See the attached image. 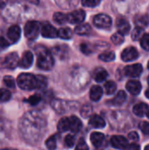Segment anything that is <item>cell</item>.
I'll use <instances>...</instances> for the list:
<instances>
[{
    "label": "cell",
    "instance_id": "e0dca14e",
    "mask_svg": "<svg viewBox=\"0 0 149 150\" xmlns=\"http://www.w3.org/2000/svg\"><path fill=\"white\" fill-rule=\"evenodd\" d=\"M103 96V89L99 85H94L90 89V98L92 101L97 102Z\"/></svg>",
    "mask_w": 149,
    "mask_h": 150
},
{
    "label": "cell",
    "instance_id": "ac0fdd59",
    "mask_svg": "<svg viewBox=\"0 0 149 150\" xmlns=\"http://www.w3.org/2000/svg\"><path fill=\"white\" fill-rule=\"evenodd\" d=\"M89 124L95 128H104L105 127V121L99 115H94L90 119Z\"/></svg>",
    "mask_w": 149,
    "mask_h": 150
},
{
    "label": "cell",
    "instance_id": "1f68e13d",
    "mask_svg": "<svg viewBox=\"0 0 149 150\" xmlns=\"http://www.w3.org/2000/svg\"><path fill=\"white\" fill-rule=\"evenodd\" d=\"M141 46L143 49L149 51V33H144L141 40Z\"/></svg>",
    "mask_w": 149,
    "mask_h": 150
},
{
    "label": "cell",
    "instance_id": "ba28073f",
    "mask_svg": "<svg viewBox=\"0 0 149 150\" xmlns=\"http://www.w3.org/2000/svg\"><path fill=\"white\" fill-rule=\"evenodd\" d=\"M139 57L138 50L133 47H128L125 48L121 54V58L124 62H132Z\"/></svg>",
    "mask_w": 149,
    "mask_h": 150
},
{
    "label": "cell",
    "instance_id": "f6af8a7d",
    "mask_svg": "<svg viewBox=\"0 0 149 150\" xmlns=\"http://www.w3.org/2000/svg\"><path fill=\"white\" fill-rule=\"evenodd\" d=\"M126 149H140V146L135 143H132V144L128 145Z\"/></svg>",
    "mask_w": 149,
    "mask_h": 150
},
{
    "label": "cell",
    "instance_id": "74e56055",
    "mask_svg": "<svg viewBox=\"0 0 149 150\" xmlns=\"http://www.w3.org/2000/svg\"><path fill=\"white\" fill-rule=\"evenodd\" d=\"M75 142H76L75 136L72 135V134H68V135L65 137V140H64V142H65L66 146L68 147V148L73 147L74 144H75Z\"/></svg>",
    "mask_w": 149,
    "mask_h": 150
},
{
    "label": "cell",
    "instance_id": "8992f818",
    "mask_svg": "<svg viewBox=\"0 0 149 150\" xmlns=\"http://www.w3.org/2000/svg\"><path fill=\"white\" fill-rule=\"evenodd\" d=\"M142 70H143L142 65L140 63H136V64H132V65L126 66L124 69V72L127 76L138 77L141 75Z\"/></svg>",
    "mask_w": 149,
    "mask_h": 150
},
{
    "label": "cell",
    "instance_id": "2e32d148",
    "mask_svg": "<svg viewBox=\"0 0 149 150\" xmlns=\"http://www.w3.org/2000/svg\"><path fill=\"white\" fill-rule=\"evenodd\" d=\"M133 112L136 116L143 117L144 115H147L148 112V105L145 103H139L134 105Z\"/></svg>",
    "mask_w": 149,
    "mask_h": 150
},
{
    "label": "cell",
    "instance_id": "7c38bea8",
    "mask_svg": "<svg viewBox=\"0 0 149 150\" xmlns=\"http://www.w3.org/2000/svg\"><path fill=\"white\" fill-rule=\"evenodd\" d=\"M20 35H21V30H20V27L18 25H13L8 29L7 36L12 43L18 42L19 38H20Z\"/></svg>",
    "mask_w": 149,
    "mask_h": 150
},
{
    "label": "cell",
    "instance_id": "603a6c76",
    "mask_svg": "<svg viewBox=\"0 0 149 150\" xmlns=\"http://www.w3.org/2000/svg\"><path fill=\"white\" fill-rule=\"evenodd\" d=\"M57 127H58V130L60 132H66V131L69 130L70 129V120H69V118H67V117L61 118L59 120V122H58Z\"/></svg>",
    "mask_w": 149,
    "mask_h": 150
},
{
    "label": "cell",
    "instance_id": "816d5d0a",
    "mask_svg": "<svg viewBox=\"0 0 149 150\" xmlns=\"http://www.w3.org/2000/svg\"><path fill=\"white\" fill-rule=\"evenodd\" d=\"M148 83H149V77H148Z\"/></svg>",
    "mask_w": 149,
    "mask_h": 150
},
{
    "label": "cell",
    "instance_id": "4316f807",
    "mask_svg": "<svg viewBox=\"0 0 149 150\" xmlns=\"http://www.w3.org/2000/svg\"><path fill=\"white\" fill-rule=\"evenodd\" d=\"M53 19L55 23L59 25H63L68 21V14H64L62 12H55L54 14Z\"/></svg>",
    "mask_w": 149,
    "mask_h": 150
},
{
    "label": "cell",
    "instance_id": "bcb514c9",
    "mask_svg": "<svg viewBox=\"0 0 149 150\" xmlns=\"http://www.w3.org/2000/svg\"><path fill=\"white\" fill-rule=\"evenodd\" d=\"M4 0H0V9H2L4 6Z\"/></svg>",
    "mask_w": 149,
    "mask_h": 150
},
{
    "label": "cell",
    "instance_id": "4dcf8cb0",
    "mask_svg": "<svg viewBox=\"0 0 149 150\" xmlns=\"http://www.w3.org/2000/svg\"><path fill=\"white\" fill-rule=\"evenodd\" d=\"M143 34H144V28L136 26V28L132 33V39L133 40H138L143 36Z\"/></svg>",
    "mask_w": 149,
    "mask_h": 150
},
{
    "label": "cell",
    "instance_id": "f1b7e54d",
    "mask_svg": "<svg viewBox=\"0 0 149 150\" xmlns=\"http://www.w3.org/2000/svg\"><path fill=\"white\" fill-rule=\"evenodd\" d=\"M117 89V84L113 81H108L105 83V91L107 95H112Z\"/></svg>",
    "mask_w": 149,
    "mask_h": 150
},
{
    "label": "cell",
    "instance_id": "7402d4cb",
    "mask_svg": "<svg viewBox=\"0 0 149 150\" xmlns=\"http://www.w3.org/2000/svg\"><path fill=\"white\" fill-rule=\"evenodd\" d=\"M134 23L136 26L145 28L149 24V16L148 15H139L134 18Z\"/></svg>",
    "mask_w": 149,
    "mask_h": 150
},
{
    "label": "cell",
    "instance_id": "b9f144b4",
    "mask_svg": "<svg viewBox=\"0 0 149 150\" xmlns=\"http://www.w3.org/2000/svg\"><path fill=\"white\" fill-rule=\"evenodd\" d=\"M81 50L83 54H89L91 53V49L90 48V46L86 43H83L81 45Z\"/></svg>",
    "mask_w": 149,
    "mask_h": 150
},
{
    "label": "cell",
    "instance_id": "c3c4849f",
    "mask_svg": "<svg viewBox=\"0 0 149 150\" xmlns=\"http://www.w3.org/2000/svg\"><path fill=\"white\" fill-rule=\"evenodd\" d=\"M145 149H146V150H149V145H148V146H147V147L145 148Z\"/></svg>",
    "mask_w": 149,
    "mask_h": 150
},
{
    "label": "cell",
    "instance_id": "f35d334b",
    "mask_svg": "<svg viewBox=\"0 0 149 150\" xmlns=\"http://www.w3.org/2000/svg\"><path fill=\"white\" fill-rule=\"evenodd\" d=\"M140 128L141 129L142 133L145 134H149V123L143 121L140 124Z\"/></svg>",
    "mask_w": 149,
    "mask_h": 150
},
{
    "label": "cell",
    "instance_id": "cb8c5ba5",
    "mask_svg": "<svg viewBox=\"0 0 149 150\" xmlns=\"http://www.w3.org/2000/svg\"><path fill=\"white\" fill-rule=\"evenodd\" d=\"M73 36V32L69 27H62L58 30V37L64 40H69Z\"/></svg>",
    "mask_w": 149,
    "mask_h": 150
},
{
    "label": "cell",
    "instance_id": "ee69618b",
    "mask_svg": "<svg viewBox=\"0 0 149 150\" xmlns=\"http://www.w3.org/2000/svg\"><path fill=\"white\" fill-rule=\"evenodd\" d=\"M7 47H9V42L4 37H0V49L6 48Z\"/></svg>",
    "mask_w": 149,
    "mask_h": 150
},
{
    "label": "cell",
    "instance_id": "9a60e30c",
    "mask_svg": "<svg viewBox=\"0 0 149 150\" xmlns=\"http://www.w3.org/2000/svg\"><path fill=\"white\" fill-rule=\"evenodd\" d=\"M90 141L95 148H99L105 142V135L102 133L94 132L90 134Z\"/></svg>",
    "mask_w": 149,
    "mask_h": 150
},
{
    "label": "cell",
    "instance_id": "60d3db41",
    "mask_svg": "<svg viewBox=\"0 0 149 150\" xmlns=\"http://www.w3.org/2000/svg\"><path fill=\"white\" fill-rule=\"evenodd\" d=\"M128 140L133 142H136L139 141V134L136 132H131L128 134Z\"/></svg>",
    "mask_w": 149,
    "mask_h": 150
},
{
    "label": "cell",
    "instance_id": "5b68a950",
    "mask_svg": "<svg viewBox=\"0 0 149 150\" xmlns=\"http://www.w3.org/2000/svg\"><path fill=\"white\" fill-rule=\"evenodd\" d=\"M93 23L97 27L105 29V28L111 27L112 22V18L108 15H106V14H97V15H96L94 17Z\"/></svg>",
    "mask_w": 149,
    "mask_h": 150
},
{
    "label": "cell",
    "instance_id": "5bb4252c",
    "mask_svg": "<svg viewBox=\"0 0 149 150\" xmlns=\"http://www.w3.org/2000/svg\"><path fill=\"white\" fill-rule=\"evenodd\" d=\"M126 90L132 95H139L141 91V83L137 80H130L126 83Z\"/></svg>",
    "mask_w": 149,
    "mask_h": 150
},
{
    "label": "cell",
    "instance_id": "f907efd6",
    "mask_svg": "<svg viewBox=\"0 0 149 150\" xmlns=\"http://www.w3.org/2000/svg\"><path fill=\"white\" fill-rule=\"evenodd\" d=\"M148 68L149 69V62H148Z\"/></svg>",
    "mask_w": 149,
    "mask_h": 150
},
{
    "label": "cell",
    "instance_id": "4fadbf2b",
    "mask_svg": "<svg viewBox=\"0 0 149 150\" xmlns=\"http://www.w3.org/2000/svg\"><path fill=\"white\" fill-rule=\"evenodd\" d=\"M111 143L115 149H126V147L128 146V142L127 139H126L124 136H113L111 139Z\"/></svg>",
    "mask_w": 149,
    "mask_h": 150
},
{
    "label": "cell",
    "instance_id": "8fae6325",
    "mask_svg": "<svg viewBox=\"0 0 149 150\" xmlns=\"http://www.w3.org/2000/svg\"><path fill=\"white\" fill-rule=\"evenodd\" d=\"M116 24H117V28H118V31L122 33V34H127L131 29V26H130V24L128 22V20L124 18V17H119L117 18V21H116Z\"/></svg>",
    "mask_w": 149,
    "mask_h": 150
},
{
    "label": "cell",
    "instance_id": "d6986e66",
    "mask_svg": "<svg viewBox=\"0 0 149 150\" xmlns=\"http://www.w3.org/2000/svg\"><path fill=\"white\" fill-rule=\"evenodd\" d=\"M107 76H108V73L103 68H97L93 72V78L95 79V81H97L98 83L105 80L107 78Z\"/></svg>",
    "mask_w": 149,
    "mask_h": 150
},
{
    "label": "cell",
    "instance_id": "484cf974",
    "mask_svg": "<svg viewBox=\"0 0 149 150\" xmlns=\"http://www.w3.org/2000/svg\"><path fill=\"white\" fill-rule=\"evenodd\" d=\"M126 99V94L125 91H120L118 92V94L114 97V98L112 99V104L114 105H121L122 104L125 103Z\"/></svg>",
    "mask_w": 149,
    "mask_h": 150
},
{
    "label": "cell",
    "instance_id": "6da1fadb",
    "mask_svg": "<svg viewBox=\"0 0 149 150\" xmlns=\"http://www.w3.org/2000/svg\"><path fill=\"white\" fill-rule=\"evenodd\" d=\"M37 54V66L40 69L49 70L54 66V58L51 52L45 47L40 46L36 48Z\"/></svg>",
    "mask_w": 149,
    "mask_h": 150
},
{
    "label": "cell",
    "instance_id": "9c48e42d",
    "mask_svg": "<svg viewBox=\"0 0 149 150\" xmlns=\"http://www.w3.org/2000/svg\"><path fill=\"white\" fill-rule=\"evenodd\" d=\"M85 11L83 10H76L68 14V21L71 24H80L85 18Z\"/></svg>",
    "mask_w": 149,
    "mask_h": 150
},
{
    "label": "cell",
    "instance_id": "8d00e7d4",
    "mask_svg": "<svg viewBox=\"0 0 149 150\" xmlns=\"http://www.w3.org/2000/svg\"><path fill=\"white\" fill-rule=\"evenodd\" d=\"M4 84L9 88H14L15 87V80L11 76H6L4 77Z\"/></svg>",
    "mask_w": 149,
    "mask_h": 150
},
{
    "label": "cell",
    "instance_id": "7dc6e473",
    "mask_svg": "<svg viewBox=\"0 0 149 150\" xmlns=\"http://www.w3.org/2000/svg\"><path fill=\"white\" fill-rule=\"evenodd\" d=\"M146 97H147V98L149 99V88L147 90V91H146Z\"/></svg>",
    "mask_w": 149,
    "mask_h": 150
},
{
    "label": "cell",
    "instance_id": "ffe728a7",
    "mask_svg": "<svg viewBox=\"0 0 149 150\" xmlns=\"http://www.w3.org/2000/svg\"><path fill=\"white\" fill-rule=\"evenodd\" d=\"M69 120H70V131L73 132V133H77L81 130L83 125H82V122L81 120L76 117V116H71L69 118Z\"/></svg>",
    "mask_w": 149,
    "mask_h": 150
},
{
    "label": "cell",
    "instance_id": "d4e9b609",
    "mask_svg": "<svg viewBox=\"0 0 149 150\" xmlns=\"http://www.w3.org/2000/svg\"><path fill=\"white\" fill-rule=\"evenodd\" d=\"M53 52L56 56H58L61 59H64V58H66V56L68 54V49L65 46H57L53 48Z\"/></svg>",
    "mask_w": 149,
    "mask_h": 150
},
{
    "label": "cell",
    "instance_id": "ab89813d",
    "mask_svg": "<svg viewBox=\"0 0 149 150\" xmlns=\"http://www.w3.org/2000/svg\"><path fill=\"white\" fill-rule=\"evenodd\" d=\"M89 149V148H88L87 144L85 143L84 140H83V139H80V140H79V142H78V144H77V146H76V149L85 150V149Z\"/></svg>",
    "mask_w": 149,
    "mask_h": 150
},
{
    "label": "cell",
    "instance_id": "681fc988",
    "mask_svg": "<svg viewBox=\"0 0 149 150\" xmlns=\"http://www.w3.org/2000/svg\"><path fill=\"white\" fill-rule=\"evenodd\" d=\"M147 116H148V118L149 119V110H148V113H147Z\"/></svg>",
    "mask_w": 149,
    "mask_h": 150
},
{
    "label": "cell",
    "instance_id": "52a82bcc",
    "mask_svg": "<svg viewBox=\"0 0 149 150\" xmlns=\"http://www.w3.org/2000/svg\"><path fill=\"white\" fill-rule=\"evenodd\" d=\"M41 35L45 38H55L58 36V30L55 29L54 26L46 22L41 25L40 28Z\"/></svg>",
    "mask_w": 149,
    "mask_h": 150
},
{
    "label": "cell",
    "instance_id": "e575fe53",
    "mask_svg": "<svg viewBox=\"0 0 149 150\" xmlns=\"http://www.w3.org/2000/svg\"><path fill=\"white\" fill-rule=\"evenodd\" d=\"M11 92L4 89H0V102H6L11 98Z\"/></svg>",
    "mask_w": 149,
    "mask_h": 150
},
{
    "label": "cell",
    "instance_id": "30bf717a",
    "mask_svg": "<svg viewBox=\"0 0 149 150\" xmlns=\"http://www.w3.org/2000/svg\"><path fill=\"white\" fill-rule=\"evenodd\" d=\"M33 62V54L30 51L24 52L21 59L18 62V66L22 69H29Z\"/></svg>",
    "mask_w": 149,
    "mask_h": 150
},
{
    "label": "cell",
    "instance_id": "d6a6232c",
    "mask_svg": "<svg viewBox=\"0 0 149 150\" xmlns=\"http://www.w3.org/2000/svg\"><path fill=\"white\" fill-rule=\"evenodd\" d=\"M46 146L48 149H54L56 148V135L49 137L46 141Z\"/></svg>",
    "mask_w": 149,
    "mask_h": 150
},
{
    "label": "cell",
    "instance_id": "d590c367",
    "mask_svg": "<svg viewBox=\"0 0 149 150\" xmlns=\"http://www.w3.org/2000/svg\"><path fill=\"white\" fill-rule=\"evenodd\" d=\"M101 0H82V4L85 7H95L99 4Z\"/></svg>",
    "mask_w": 149,
    "mask_h": 150
},
{
    "label": "cell",
    "instance_id": "277c9868",
    "mask_svg": "<svg viewBox=\"0 0 149 150\" xmlns=\"http://www.w3.org/2000/svg\"><path fill=\"white\" fill-rule=\"evenodd\" d=\"M40 24L37 21L27 22L25 25V28H24L25 37L30 40H35L40 33Z\"/></svg>",
    "mask_w": 149,
    "mask_h": 150
},
{
    "label": "cell",
    "instance_id": "83f0119b",
    "mask_svg": "<svg viewBox=\"0 0 149 150\" xmlns=\"http://www.w3.org/2000/svg\"><path fill=\"white\" fill-rule=\"evenodd\" d=\"M115 57H116L115 53H114V52H112V51L104 52V53L100 54H99V56H98V58H99L101 61H103V62H106L113 61V60L115 59Z\"/></svg>",
    "mask_w": 149,
    "mask_h": 150
},
{
    "label": "cell",
    "instance_id": "7a4b0ae2",
    "mask_svg": "<svg viewBox=\"0 0 149 150\" xmlns=\"http://www.w3.org/2000/svg\"><path fill=\"white\" fill-rule=\"evenodd\" d=\"M17 83L20 89L25 91H32L34 89H39L38 76L29 73L20 74L17 78Z\"/></svg>",
    "mask_w": 149,
    "mask_h": 150
},
{
    "label": "cell",
    "instance_id": "3957f363",
    "mask_svg": "<svg viewBox=\"0 0 149 150\" xmlns=\"http://www.w3.org/2000/svg\"><path fill=\"white\" fill-rule=\"evenodd\" d=\"M18 55L17 53L13 52L8 54L0 60V67L6 69H13L18 65Z\"/></svg>",
    "mask_w": 149,
    "mask_h": 150
},
{
    "label": "cell",
    "instance_id": "44dd1931",
    "mask_svg": "<svg viewBox=\"0 0 149 150\" xmlns=\"http://www.w3.org/2000/svg\"><path fill=\"white\" fill-rule=\"evenodd\" d=\"M91 31V27L89 24H79L78 25L76 26L75 28V33L79 34V35H87L90 33Z\"/></svg>",
    "mask_w": 149,
    "mask_h": 150
},
{
    "label": "cell",
    "instance_id": "836d02e7",
    "mask_svg": "<svg viewBox=\"0 0 149 150\" xmlns=\"http://www.w3.org/2000/svg\"><path fill=\"white\" fill-rule=\"evenodd\" d=\"M40 100H41V96L40 94H34V95L31 96L26 100V102L29 103L32 105H38L40 102Z\"/></svg>",
    "mask_w": 149,
    "mask_h": 150
},
{
    "label": "cell",
    "instance_id": "7bdbcfd3",
    "mask_svg": "<svg viewBox=\"0 0 149 150\" xmlns=\"http://www.w3.org/2000/svg\"><path fill=\"white\" fill-rule=\"evenodd\" d=\"M91 113V107L87 105V106H84L82 110V114H83V117H88L90 114Z\"/></svg>",
    "mask_w": 149,
    "mask_h": 150
},
{
    "label": "cell",
    "instance_id": "f546056e",
    "mask_svg": "<svg viewBox=\"0 0 149 150\" xmlns=\"http://www.w3.org/2000/svg\"><path fill=\"white\" fill-rule=\"evenodd\" d=\"M112 41L113 42V44L115 45H120L124 42L125 39H124V34L120 33L119 32V33H114L112 36Z\"/></svg>",
    "mask_w": 149,
    "mask_h": 150
}]
</instances>
